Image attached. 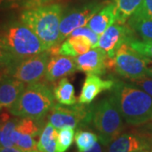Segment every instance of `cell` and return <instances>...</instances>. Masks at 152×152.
Segmentation results:
<instances>
[{"mask_svg": "<svg viewBox=\"0 0 152 152\" xmlns=\"http://www.w3.org/2000/svg\"><path fill=\"white\" fill-rule=\"evenodd\" d=\"M53 91L44 83L29 84L20 97L10 108L14 116L39 121L55 105Z\"/></svg>", "mask_w": 152, "mask_h": 152, "instance_id": "obj_3", "label": "cell"}, {"mask_svg": "<svg viewBox=\"0 0 152 152\" xmlns=\"http://www.w3.org/2000/svg\"><path fill=\"white\" fill-rule=\"evenodd\" d=\"M105 147H106L105 145H103L101 142L98 140L91 150H89L86 152H107Z\"/></svg>", "mask_w": 152, "mask_h": 152, "instance_id": "obj_31", "label": "cell"}, {"mask_svg": "<svg viewBox=\"0 0 152 152\" xmlns=\"http://www.w3.org/2000/svg\"><path fill=\"white\" fill-rule=\"evenodd\" d=\"M127 44L139 53L152 60V40H143L135 37Z\"/></svg>", "mask_w": 152, "mask_h": 152, "instance_id": "obj_24", "label": "cell"}, {"mask_svg": "<svg viewBox=\"0 0 152 152\" xmlns=\"http://www.w3.org/2000/svg\"><path fill=\"white\" fill-rule=\"evenodd\" d=\"M143 0H113L116 22L122 25L125 24L138 10Z\"/></svg>", "mask_w": 152, "mask_h": 152, "instance_id": "obj_20", "label": "cell"}, {"mask_svg": "<svg viewBox=\"0 0 152 152\" xmlns=\"http://www.w3.org/2000/svg\"><path fill=\"white\" fill-rule=\"evenodd\" d=\"M150 60L134 50L129 44L124 43L118 50L113 58V70L131 81L148 76L147 70Z\"/></svg>", "mask_w": 152, "mask_h": 152, "instance_id": "obj_6", "label": "cell"}, {"mask_svg": "<svg viewBox=\"0 0 152 152\" xmlns=\"http://www.w3.org/2000/svg\"><path fill=\"white\" fill-rule=\"evenodd\" d=\"M30 152H42V151H38V150H35V151H30Z\"/></svg>", "mask_w": 152, "mask_h": 152, "instance_id": "obj_36", "label": "cell"}, {"mask_svg": "<svg viewBox=\"0 0 152 152\" xmlns=\"http://www.w3.org/2000/svg\"><path fill=\"white\" fill-rule=\"evenodd\" d=\"M1 109H2V108H1V107H0V110H1Z\"/></svg>", "mask_w": 152, "mask_h": 152, "instance_id": "obj_37", "label": "cell"}, {"mask_svg": "<svg viewBox=\"0 0 152 152\" xmlns=\"http://www.w3.org/2000/svg\"><path fill=\"white\" fill-rule=\"evenodd\" d=\"M135 13L152 19V0H143Z\"/></svg>", "mask_w": 152, "mask_h": 152, "instance_id": "obj_29", "label": "cell"}, {"mask_svg": "<svg viewBox=\"0 0 152 152\" xmlns=\"http://www.w3.org/2000/svg\"><path fill=\"white\" fill-rule=\"evenodd\" d=\"M92 105L91 104H75L64 106L55 104L50 110L49 123L57 129L63 128L75 129L79 125H85L91 122Z\"/></svg>", "mask_w": 152, "mask_h": 152, "instance_id": "obj_7", "label": "cell"}, {"mask_svg": "<svg viewBox=\"0 0 152 152\" xmlns=\"http://www.w3.org/2000/svg\"><path fill=\"white\" fill-rule=\"evenodd\" d=\"M114 81L113 80H102L96 75H87L78 99L79 103L91 104L99 94L111 90Z\"/></svg>", "mask_w": 152, "mask_h": 152, "instance_id": "obj_13", "label": "cell"}, {"mask_svg": "<svg viewBox=\"0 0 152 152\" xmlns=\"http://www.w3.org/2000/svg\"><path fill=\"white\" fill-rule=\"evenodd\" d=\"M0 152H24L20 149H19L16 146L11 147H3L0 146Z\"/></svg>", "mask_w": 152, "mask_h": 152, "instance_id": "obj_32", "label": "cell"}, {"mask_svg": "<svg viewBox=\"0 0 152 152\" xmlns=\"http://www.w3.org/2000/svg\"><path fill=\"white\" fill-rule=\"evenodd\" d=\"M115 22L116 16L114 14L113 4L108 3L91 19L87 24V26L91 28L98 36H101Z\"/></svg>", "mask_w": 152, "mask_h": 152, "instance_id": "obj_16", "label": "cell"}, {"mask_svg": "<svg viewBox=\"0 0 152 152\" xmlns=\"http://www.w3.org/2000/svg\"><path fill=\"white\" fill-rule=\"evenodd\" d=\"M151 152H152V151H151Z\"/></svg>", "mask_w": 152, "mask_h": 152, "instance_id": "obj_38", "label": "cell"}, {"mask_svg": "<svg viewBox=\"0 0 152 152\" xmlns=\"http://www.w3.org/2000/svg\"><path fill=\"white\" fill-rule=\"evenodd\" d=\"M75 140L78 152H86L94 146L99 140V137L98 134L91 131L79 130L76 132Z\"/></svg>", "mask_w": 152, "mask_h": 152, "instance_id": "obj_22", "label": "cell"}, {"mask_svg": "<svg viewBox=\"0 0 152 152\" xmlns=\"http://www.w3.org/2000/svg\"><path fill=\"white\" fill-rule=\"evenodd\" d=\"M58 130L50 123L47 124L41 132L37 149L42 152H58L57 150Z\"/></svg>", "mask_w": 152, "mask_h": 152, "instance_id": "obj_21", "label": "cell"}, {"mask_svg": "<svg viewBox=\"0 0 152 152\" xmlns=\"http://www.w3.org/2000/svg\"><path fill=\"white\" fill-rule=\"evenodd\" d=\"M53 95L56 101L64 106H72L77 102L75 87L67 78L60 79L53 88Z\"/></svg>", "mask_w": 152, "mask_h": 152, "instance_id": "obj_19", "label": "cell"}, {"mask_svg": "<svg viewBox=\"0 0 152 152\" xmlns=\"http://www.w3.org/2000/svg\"><path fill=\"white\" fill-rule=\"evenodd\" d=\"M9 119V116L7 114H3L0 117V140H1V133H2V129L6 121ZM0 146H1V141H0Z\"/></svg>", "mask_w": 152, "mask_h": 152, "instance_id": "obj_33", "label": "cell"}, {"mask_svg": "<svg viewBox=\"0 0 152 152\" xmlns=\"http://www.w3.org/2000/svg\"><path fill=\"white\" fill-rule=\"evenodd\" d=\"M16 61L6 45L5 41L0 34V68H7Z\"/></svg>", "mask_w": 152, "mask_h": 152, "instance_id": "obj_26", "label": "cell"}, {"mask_svg": "<svg viewBox=\"0 0 152 152\" xmlns=\"http://www.w3.org/2000/svg\"><path fill=\"white\" fill-rule=\"evenodd\" d=\"M135 37V33L127 24L122 25L116 22L101 35L96 48L105 51L110 58H114L121 46Z\"/></svg>", "mask_w": 152, "mask_h": 152, "instance_id": "obj_10", "label": "cell"}, {"mask_svg": "<svg viewBox=\"0 0 152 152\" xmlns=\"http://www.w3.org/2000/svg\"><path fill=\"white\" fill-rule=\"evenodd\" d=\"M69 36H73V37H75V36H84L87 37L92 46V48H96L98 44V41H99V37L96 33H95L92 30L89 26H82V27H79L75 29V31H73Z\"/></svg>", "mask_w": 152, "mask_h": 152, "instance_id": "obj_27", "label": "cell"}, {"mask_svg": "<svg viewBox=\"0 0 152 152\" xmlns=\"http://www.w3.org/2000/svg\"><path fill=\"white\" fill-rule=\"evenodd\" d=\"M109 58L107 53L100 48H94L84 54L75 58L77 69L86 75H102L108 69Z\"/></svg>", "mask_w": 152, "mask_h": 152, "instance_id": "obj_11", "label": "cell"}, {"mask_svg": "<svg viewBox=\"0 0 152 152\" xmlns=\"http://www.w3.org/2000/svg\"><path fill=\"white\" fill-rule=\"evenodd\" d=\"M122 118L112 96L92 105L91 122L103 145L107 146L119 136L124 127Z\"/></svg>", "mask_w": 152, "mask_h": 152, "instance_id": "obj_5", "label": "cell"}, {"mask_svg": "<svg viewBox=\"0 0 152 152\" xmlns=\"http://www.w3.org/2000/svg\"><path fill=\"white\" fill-rule=\"evenodd\" d=\"M147 75L148 76L151 77L152 78V60H150L149 64H148V70H147Z\"/></svg>", "mask_w": 152, "mask_h": 152, "instance_id": "obj_34", "label": "cell"}, {"mask_svg": "<svg viewBox=\"0 0 152 152\" xmlns=\"http://www.w3.org/2000/svg\"><path fill=\"white\" fill-rule=\"evenodd\" d=\"M125 24H127L140 39L152 40V19L151 18L134 12Z\"/></svg>", "mask_w": 152, "mask_h": 152, "instance_id": "obj_18", "label": "cell"}, {"mask_svg": "<svg viewBox=\"0 0 152 152\" xmlns=\"http://www.w3.org/2000/svg\"><path fill=\"white\" fill-rule=\"evenodd\" d=\"M111 96L123 118L131 125L152 120V96L134 83L115 80Z\"/></svg>", "mask_w": 152, "mask_h": 152, "instance_id": "obj_1", "label": "cell"}, {"mask_svg": "<svg viewBox=\"0 0 152 152\" xmlns=\"http://www.w3.org/2000/svg\"><path fill=\"white\" fill-rule=\"evenodd\" d=\"M134 152H150L148 150H140V151H137Z\"/></svg>", "mask_w": 152, "mask_h": 152, "instance_id": "obj_35", "label": "cell"}, {"mask_svg": "<svg viewBox=\"0 0 152 152\" xmlns=\"http://www.w3.org/2000/svg\"><path fill=\"white\" fill-rule=\"evenodd\" d=\"M107 4V2H91L81 7L74 9L63 16L59 26L60 44L64 39L69 37L73 31L87 26L91 19Z\"/></svg>", "mask_w": 152, "mask_h": 152, "instance_id": "obj_9", "label": "cell"}, {"mask_svg": "<svg viewBox=\"0 0 152 152\" xmlns=\"http://www.w3.org/2000/svg\"><path fill=\"white\" fill-rule=\"evenodd\" d=\"M25 0H0V9H16L23 5Z\"/></svg>", "mask_w": 152, "mask_h": 152, "instance_id": "obj_30", "label": "cell"}, {"mask_svg": "<svg viewBox=\"0 0 152 152\" xmlns=\"http://www.w3.org/2000/svg\"><path fill=\"white\" fill-rule=\"evenodd\" d=\"M62 18L61 4H49L25 10L20 15V21L36 33L48 50L60 45L59 26Z\"/></svg>", "mask_w": 152, "mask_h": 152, "instance_id": "obj_2", "label": "cell"}, {"mask_svg": "<svg viewBox=\"0 0 152 152\" xmlns=\"http://www.w3.org/2000/svg\"><path fill=\"white\" fill-rule=\"evenodd\" d=\"M25 83L10 76L0 79V107L10 108L25 90Z\"/></svg>", "mask_w": 152, "mask_h": 152, "instance_id": "obj_14", "label": "cell"}, {"mask_svg": "<svg viewBox=\"0 0 152 152\" xmlns=\"http://www.w3.org/2000/svg\"><path fill=\"white\" fill-rule=\"evenodd\" d=\"M0 34L16 62L48 50L36 33L22 22L8 25Z\"/></svg>", "mask_w": 152, "mask_h": 152, "instance_id": "obj_4", "label": "cell"}, {"mask_svg": "<svg viewBox=\"0 0 152 152\" xmlns=\"http://www.w3.org/2000/svg\"><path fill=\"white\" fill-rule=\"evenodd\" d=\"M75 129L63 128L58 132L57 150L58 152H66L75 140Z\"/></svg>", "mask_w": 152, "mask_h": 152, "instance_id": "obj_23", "label": "cell"}, {"mask_svg": "<svg viewBox=\"0 0 152 152\" xmlns=\"http://www.w3.org/2000/svg\"><path fill=\"white\" fill-rule=\"evenodd\" d=\"M76 70L78 69L75 58L59 53L50 54L45 78L48 81L55 82L64 76L73 75Z\"/></svg>", "mask_w": 152, "mask_h": 152, "instance_id": "obj_12", "label": "cell"}, {"mask_svg": "<svg viewBox=\"0 0 152 152\" xmlns=\"http://www.w3.org/2000/svg\"><path fill=\"white\" fill-rule=\"evenodd\" d=\"M92 48L90 40L84 36H69L65 42L60 44L58 53L76 58L90 51Z\"/></svg>", "mask_w": 152, "mask_h": 152, "instance_id": "obj_17", "label": "cell"}, {"mask_svg": "<svg viewBox=\"0 0 152 152\" xmlns=\"http://www.w3.org/2000/svg\"><path fill=\"white\" fill-rule=\"evenodd\" d=\"M149 147V144L140 137L131 134H124L109 145L107 152H134L148 150Z\"/></svg>", "mask_w": 152, "mask_h": 152, "instance_id": "obj_15", "label": "cell"}, {"mask_svg": "<svg viewBox=\"0 0 152 152\" xmlns=\"http://www.w3.org/2000/svg\"><path fill=\"white\" fill-rule=\"evenodd\" d=\"M137 86L140 87L142 90H144L151 96H152V78L150 76H144L140 79H137L131 80Z\"/></svg>", "mask_w": 152, "mask_h": 152, "instance_id": "obj_28", "label": "cell"}, {"mask_svg": "<svg viewBox=\"0 0 152 152\" xmlns=\"http://www.w3.org/2000/svg\"><path fill=\"white\" fill-rule=\"evenodd\" d=\"M50 58L48 50L42 53L15 62L7 67V75L20 80L23 83H37L45 77L47 65Z\"/></svg>", "mask_w": 152, "mask_h": 152, "instance_id": "obj_8", "label": "cell"}, {"mask_svg": "<svg viewBox=\"0 0 152 152\" xmlns=\"http://www.w3.org/2000/svg\"><path fill=\"white\" fill-rule=\"evenodd\" d=\"M18 119L8 120L4 123L2 129V133H1V146L3 147H11L14 146V143L11 140V134L13 130L15 129L17 124H18Z\"/></svg>", "mask_w": 152, "mask_h": 152, "instance_id": "obj_25", "label": "cell"}]
</instances>
